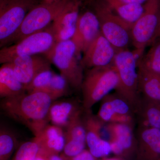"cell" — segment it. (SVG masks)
<instances>
[{"label":"cell","mask_w":160,"mask_h":160,"mask_svg":"<svg viewBox=\"0 0 160 160\" xmlns=\"http://www.w3.org/2000/svg\"><path fill=\"white\" fill-rule=\"evenodd\" d=\"M118 82L117 71L113 63L109 66L93 67L88 70L81 87L84 112H91L95 104L115 89Z\"/></svg>","instance_id":"3957f363"},{"label":"cell","mask_w":160,"mask_h":160,"mask_svg":"<svg viewBox=\"0 0 160 160\" xmlns=\"http://www.w3.org/2000/svg\"><path fill=\"white\" fill-rule=\"evenodd\" d=\"M79 3L70 0L50 26L56 43L71 39L78 19Z\"/></svg>","instance_id":"4fadbf2b"},{"label":"cell","mask_w":160,"mask_h":160,"mask_svg":"<svg viewBox=\"0 0 160 160\" xmlns=\"http://www.w3.org/2000/svg\"><path fill=\"white\" fill-rule=\"evenodd\" d=\"M69 87V83L61 74L54 73L45 92L55 101L68 94Z\"/></svg>","instance_id":"484cf974"},{"label":"cell","mask_w":160,"mask_h":160,"mask_svg":"<svg viewBox=\"0 0 160 160\" xmlns=\"http://www.w3.org/2000/svg\"><path fill=\"white\" fill-rule=\"evenodd\" d=\"M42 2H55L58 0H42Z\"/></svg>","instance_id":"d6a6232c"},{"label":"cell","mask_w":160,"mask_h":160,"mask_svg":"<svg viewBox=\"0 0 160 160\" xmlns=\"http://www.w3.org/2000/svg\"><path fill=\"white\" fill-rule=\"evenodd\" d=\"M84 111L75 101H53L49 109V118L52 125L66 128L78 115Z\"/></svg>","instance_id":"e0dca14e"},{"label":"cell","mask_w":160,"mask_h":160,"mask_svg":"<svg viewBox=\"0 0 160 160\" xmlns=\"http://www.w3.org/2000/svg\"><path fill=\"white\" fill-rule=\"evenodd\" d=\"M86 160H95L94 157L92 155L91 153H90V155H89L88 158L86 159Z\"/></svg>","instance_id":"1f68e13d"},{"label":"cell","mask_w":160,"mask_h":160,"mask_svg":"<svg viewBox=\"0 0 160 160\" xmlns=\"http://www.w3.org/2000/svg\"><path fill=\"white\" fill-rule=\"evenodd\" d=\"M111 9L109 4L97 8L95 14L99 22L101 33L117 51L127 49L131 42L132 25L112 13Z\"/></svg>","instance_id":"9c48e42d"},{"label":"cell","mask_w":160,"mask_h":160,"mask_svg":"<svg viewBox=\"0 0 160 160\" xmlns=\"http://www.w3.org/2000/svg\"><path fill=\"white\" fill-rule=\"evenodd\" d=\"M158 38H160V31L159 35Z\"/></svg>","instance_id":"836d02e7"},{"label":"cell","mask_w":160,"mask_h":160,"mask_svg":"<svg viewBox=\"0 0 160 160\" xmlns=\"http://www.w3.org/2000/svg\"><path fill=\"white\" fill-rule=\"evenodd\" d=\"M133 127L132 125L117 122L108 123L106 125L112 152L115 154L118 155L123 154L134 145L137 139Z\"/></svg>","instance_id":"9a60e30c"},{"label":"cell","mask_w":160,"mask_h":160,"mask_svg":"<svg viewBox=\"0 0 160 160\" xmlns=\"http://www.w3.org/2000/svg\"><path fill=\"white\" fill-rule=\"evenodd\" d=\"M138 65L148 71L160 74V38L152 44L149 51L139 59Z\"/></svg>","instance_id":"d4e9b609"},{"label":"cell","mask_w":160,"mask_h":160,"mask_svg":"<svg viewBox=\"0 0 160 160\" xmlns=\"http://www.w3.org/2000/svg\"><path fill=\"white\" fill-rule=\"evenodd\" d=\"M144 13L132 25L131 42L134 52L141 58L146 47L159 37L160 31V0H148Z\"/></svg>","instance_id":"5b68a950"},{"label":"cell","mask_w":160,"mask_h":160,"mask_svg":"<svg viewBox=\"0 0 160 160\" xmlns=\"http://www.w3.org/2000/svg\"><path fill=\"white\" fill-rule=\"evenodd\" d=\"M53 102L45 92H26L3 99L1 107L6 115L25 125L36 137L49 122V109Z\"/></svg>","instance_id":"6da1fadb"},{"label":"cell","mask_w":160,"mask_h":160,"mask_svg":"<svg viewBox=\"0 0 160 160\" xmlns=\"http://www.w3.org/2000/svg\"><path fill=\"white\" fill-rule=\"evenodd\" d=\"M101 32L99 22L95 13L86 11L79 16L72 41L78 53H84Z\"/></svg>","instance_id":"7c38bea8"},{"label":"cell","mask_w":160,"mask_h":160,"mask_svg":"<svg viewBox=\"0 0 160 160\" xmlns=\"http://www.w3.org/2000/svg\"><path fill=\"white\" fill-rule=\"evenodd\" d=\"M40 147L36 140L26 142L21 145L14 160H34L39 151Z\"/></svg>","instance_id":"f1b7e54d"},{"label":"cell","mask_w":160,"mask_h":160,"mask_svg":"<svg viewBox=\"0 0 160 160\" xmlns=\"http://www.w3.org/2000/svg\"><path fill=\"white\" fill-rule=\"evenodd\" d=\"M139 59L134 51L121 49L117 51L113 62L119 79L115 93L131 106L135 114L141 98L138 75Z\"/></svg>","instance_id":"7a4b0ae2"},{"label":"cell","mask_w":160,"mask_h":160,"mask_svg":"<svg viewBox=\"0 0 160 160\" xmlns=\"http://www.w3.org/2000/svg\"><path fill=\"white\" fill-rule=\"evenodd\" d=\"M116 160V159H112V160Z\"/></svg>","instance_id":"e575fe53"},{"label":"cell","mask_w":160,"mask_h":160,"mask_svg":"<svg viewBox=\"0 0 160 160\" xmlns=\"http://www.w3.org/2000/svg\"><path fill=\"white\" fill-rule=\"evenodd\" d=\"M15 136L12 132L1 127L0 130V157L1 160H6L11 154L15 145Z\"/></svg>","instance_id":"4316f807"},{"label":"cell","mask_w":160,"mask_h":160,"mask_svg":"<svg viewBox=\"0 0 160 160\" xmlns=\"http://www.w3.org/2000/svg\"><path fill=\"white\" fill-rule=\"evenodd\" d=\"M37 0H0V47L7 46Z\"/></svg>","instance_id":"ba28073f"},{"label":"cell","mask_w":160,"mask_h":160,"mask_svg":"<svg viewBox=\"0 0 160 160\" xmlns=\"http://www.w3.org/2000/svg\"><path fill=\"white\" fill-rule=\"evenodd\" d=\"M70 0L42 2L29 12L19 29L7 46L21 41L30 35L47 29L67 6Z\"/></svg>","instance_id":"8992f818"},{"label":"cell","mask_w":160,"mask_h":160,"mask_svg":"<svg viewBox=\"0 0 160 160\" xmlns=\"http://www.w3.org/2000/svg\"><path fill=\"white\" fill-rule=\"evenodd\" d=\"M82 112L78 115L66 128L65 132L66 145H74L85 148L86 142V131Z\"/></svg>","instance_id":"cb8c5ba5"},{"label":"cell","mask_w":160,"mask_h":160,"mask_svg":"<svg viewBox=\"0 0 160 160\" xmlns=\"http://www.w3.org/2000/svg\"><path fill=\"white\" fill-rule=\"evenodd\" d=\"M138 75L141 97L160 102V74L148 71L138 65Z\"/></svg>","instance_id":"44dd1931"},{"label":"cell","mask_w":160,"mask_h":160,"mask_svg":"<svg viewBox=\"0 0 160 160\" xmlns=\"http://www.w3.org/2000/svg\"><path fill=\"white\" fill-rule=\"evenodd\" d=\"M9 63L26 89L40 72L51 69V62L46 57L39 54L18 57Z\"/></svg>","instance_id":"8fae6325"},{"label":"cell","mask_w":160,"mask_h":160,"mask_svg":"<svg viewBox=\"0 0 160 160\" xmlns=\"http://www.w3.org/2000/svg\"><path fill=\"white\" fill-rule=\"evenodd\" d=\"M49 155H50L48 154L46 152L40 149L38 153L34 160H50V158L48 160V158L52 156H49Z\"/></svg>","instance_id":"f546056e"},{"label":"cell","mask_w":160,"mask_h":160,"mask_svg":"<svg viewBox=\"0 0 160 160\" xmlns=\"http://www.w3.org/2000/svg\"><path fill=\"white\" fill-rule=\"evenodd\" d=\"M116 49L101 32L84 53L83 67L91 68L106 66L113 62Z\"/></svg>","instance_id":"30bf717a"},{"label":"cell","mask_w":160,"mask_h":160,"mask_svg":"<svg viewBox=\"0 0 160 160\" xmlns=\"http://www.w3.org/2000/svg\"><path fill=\"white\" fill-rule=\"evenodd\" d=\"M26 92L24 85L18 78L9 63L2 65L0 68V97H14Z\"/></svg>","instance_id":"ffe728a7"},{"label":"cell","mask_w":160,"mask_h":160,"mask_svg":"<svg viewBox=\"0 0 160 160\" xmlns=\"http://www.w3.org/2000/svg\"><path fill=\"white\" fill-rule=\"evenodd\" d=\"M55 40L50 26L42 31L24 38L17 42L1 48L0 63L11 62L15 58L23 56L44 54L53 47Z\"/></svg>","instance_id":"52a82bcc"},{"label":"cell","mask_w":160,"mask_h":160,"mask_svg":"<svg viewBox=\"0 0 160 160\" xmlns=\"http://www.w3.org/2000/svg\"><path fill=\"white\" fill-rule=\"evenodd\" d=\"M135 134L143 159L160 160V129L140 124Z\"/></svg>","instance_id":"2e32d148"},{"label":"cell","mask_w":160,"mask_h":160,"mask_svg":"<svg viewBox=\"0 0 160 160\" xmlns=\"http://www.w3.org/2000/svg\"><path fill=\"white\" fill-rule=\"evenodd\" d=\"M86 113L83 119L86 131V142L90 153L95 158L107 156L112 152L109 142L102 138L103 123L91 112Z\"/></svg>","instance_id":"5bb4252c"},{"label":"cell","mask_w":160,"mask_h":160,"mask_svg":"<svg viewBox=\"0 0 160 160\" xmlns=\"http://www.w3.org/2000/svg\"><path fill=\"white\" fill-rule=\"evenodd\" d=\"M112 9L126 22L133 25L144 13L142 5L136 3H124L119 0H107Z\"/></svg>","instance_id":"603a6c76"},{"label":"cell","mask_w":160,"mask_h":160,"mask_svg":"<svg viewBox=\"0 0 160 160\" xmlns=\"http://www.w3.org/2000/svg\"><path fill=\"white\" fill-rule=\"evenodd\" d=\"M136 115L140 124L160 129V102L141 98Z\"/></svg>","instance_id":"7402d4cb"},{"label":"cell","mask_w":160,"mask_h":160,"mask_svg":"<svg viewBox=\"0 0 160 160\" xmlns=\"http://www.w3.org/2000/svg\"><path fill=\"white\" fill-rule=\"evenodd\" d=\"M50 160H63L60 158L57 155H53L52 156L51 158H50Z\"/></svg>","instance_id":"4dcf8cb0"},{"label":"cell","mask_w":160,"mask_h":160,"mask_svg":"<svg viewBox=\"0 0 160 160\" xmlns=\"http://www.w3.org/2000/svg\"><path fill=\"white\" fill-rule=\"evenodd\" d=\"M135 115V112L131 106L115 93L108 94L102 100L97 117L106 124L110 122L115 116Z\"/></svg>","instance_id":"ac0fdd59"},{"label":"cell","mask_w":160,"mask_h":160,"mask_svg":"<svg viewBox=\"0 0 160 160\" xmlns=\"http://www.w3.org/2000/svg\"><path fill=\"white\" fill-rule=\"evenodd\" d=\"M34 139L40 149L51 156L63 150L66 143L62 128L52 124H48Z\"/></svg>","instance_id":"d6986e66"},{"label":"cell","mask_w":160,"mask_h":160,"mask_svg":"<svg viewBox=\"0 0 160 160\" xmlns=\"http://www.w3.org/2000/svg\"><path fill=\"white\" fill-rule=\"evenodd\" d=\"M55 72L51 69L40 72L34 78L26 88V92H45Z\"/></svg>","instance_id":"83f0119b"},{"label":"cell","mask_w":160,"mask_h":160,"mask_svg":"<svg viewBox=\"0 0 160 160\" xmlns=\"http://www.w3.org/2000/svg\"><path fill=\"white\" fill-rule=\"evenodd\" d=\"M44 54L57 67L60 74L68 82L70 87L81 89L84 77V67L81 60L78 59L80 54L71 39L56 43Z\"/></svg>","instance_id":"277c9868"}]
</instances>
